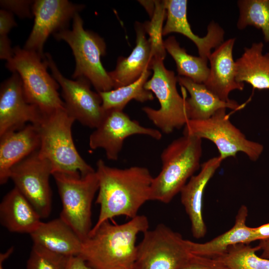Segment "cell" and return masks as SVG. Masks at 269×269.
I'll list each match as a JSON object with an SVG mask.
<instances>
[{"instance_id": "obj_19", "label": "cell", "mask_w": 269, "mask_h": 269, "mask_svg": "<svg viewBox=\"0 0 269 269\" xmlns=\"http://www.w3.org/2000/svg\"><path fill=\"white\" fill-rule=\"evenodd\" d=\"M40 145L38 126L32 124L0 136V184L7 182L11 168L38 150Z\"/></svg>"}, {"instance_id": "obj_24", "label": "cell", "mask_w": 269, "mask_h": 269, "mask_svg": "<svg viewBox=\"0 0 269 269\" xmlns=\"http://www.w3.org/2000/svg\"><path fill=\"white\" fill-rule=\"evenodd\" d=\"M177 80L180 85L190 95V97L186 98L189 120L208 119L221 109L238 111L245 105H240L233 100L223 101L204 84L195 82L188 78L178 76Z\"/></svg>"}, {"instance_id": "obj_3", "label": "cell", "mask_w": 269, "mask_h": 269, "mask_svg": "<svg viewBox=\"0 0 269 269\" xmlns=\"http://www.w3.org/2000/svg\"><path fill=\"white\" fill-rule=\"evenodd\" d=\"M202 139L183 135L173 140L160 155L159 174L153 178L150 200L169 203L201 167Z\"/></svg>"}, {"instance_id": "obj_4", "label": "cell", "mask_w": 269, "mask_h": 269, "mask_svg": "<svg viewBox=\"0 0 269 269\" xmlns=\"http://www.w3.org/2000/svg\"><path fill=\"white\" fill-rule=\"evenodd\" d=\"M75 121L65 109H61L44 115L38 125L40 145L38 153L50 162L52 174L84 176L95 171L75 147L72 135Z\"/></svg>"}, {"instance_id": "obj_25", "label": "cell", "mask_w": 269, "mask_h": 269, "mask_svg": "<svg viewBox=\"0 0 269 269\" xmlns=\"http://www.w3.org/2000/svg\"><path fill=\"white\" fill-rule=\"evenodd\" d=\"M262 42H254L245 47L236 61V80L250 84L254 89H269V53H263Z\"/></svg>"}, {"instance_id": "obj_6", "label": "cell", "mask_w": 269, "mask_h": 269, "mask_svg": "<svg viewBox=\"0 0 269 269\" xmlns=\"http://www.w3.org/2000/svg\"><path fill=\"white\" fill-rule=\"evenodd\" d=\"M5 67L19 75L28 102L36 106L44 115L65 109L58 92L59 85L47 71L45 57L17 46Z\"/></svg>"}, {"instance_id": "obj_1", "label": "cell", "mask_w": 269, "mask_h": 269, "mask_svg": "<svg viewBox=\"0 0 269 269\" xmlns=\"http://www.w3.org/2000/svg\"><path fill=\"white\" fill-rule=\"evenodd\" d=\"M95 171L99 181L96 203L100 205V210L92 229L117 216L132 219L138 215L141 207L150 200L153 177L147 168L112 167L100 159L96 162Z\"/></svg>"}, {"instance_id": "obj_13", "label": "cell", "mask_w": 269, "mask_h": 269, "mask_svg": "<svg viewBox=\"0 0 269 269\" xmlns=\"http://www.w3.org/2000/svg\"><path fill=\"white\" fill-rule=\"evenodd\" d=\"M89 137V145L92 149L102 148L107 158L117 160L124 140L129 136L143 134L159 140L162 134L158 130L141 126L138 121L132 120L123 111L110 110L99 125Z\"/></svg>"}, {"instance_id": "obj_9", "label": "cell", "mask_w": 269, "mask_h": 269, "mask_svg": "<svg viewBox=\"0 0 269 269\" xmlns=\"http://www.w3.org/2000/svg\"><path fill=\"white\" fill-rule=\"evenodd\" d=\"M183 135L207 139L215 144L219 156L223 160L236 157L239 152L245 153L253 161L262 155L264 147L259 142L248 139L230 121L226 109L217 111L208 119L188 120L183 129Z\"/></svg>"}, {"instance_id": "obj_11", "label": "cell", "mask_w": 269, "mask_h": 269, "mask_svg": "<svg viewBox=\"0 0 269 269\" xmlns=\"http://www.w3.org/2000/svg\"><path fill=\"white\" fill-rule=\"evenodd\" d=\"M45 57L52 76L61 88L64 108L67 114L83 125L96 129L106 112L102 107L99 93L91 90V84L85 78L71 80L65 77L51 55L46 53Z\"/></svg>"}, {"instance_id": "obj_7", "label": "cell", "mask_w": 269, "mask_h": 269, "mask_svg": "<svg viewBox=\"0 0 269 269\" xmlns=\"http://www.w3.org/2000/svg\"><path fill=\"white\" fill-rule=\"evenodd\" d=\"M151 70L153 72L144 85L157 98L160 107L156 110L149 107L142 108L147 118L161 131L166 134L184 127L189 120L186 97L178 93L177 77L173 71L166 69L163 60L152 58Z\"/></svg>"}, {"instance_id": "obj_38", "label": "cell", "mask_w": 269, "mask_h": 269, "mask_svg": "<svg viewBox=\"0 0 269 269\" xmlns=\"http://www.w3.org/2000/svg\"><path fill=\"white\" fill-rule=\"evenodd\" d=\"M258 246L262 251L260 257L269 259V240L260 241Z\"/></svg>"}, {"instance_id": "obj_8", "label": "cell", "mask_w": 269, "mask_h": 269, "mask_svg": "<svg viewBox=\"0 0 269 269\" xmlns=\"http://www.w3.org/2000/svg\"><path fill=\"white\" fill-rule=\"evenodd\" d=\"M62 203L60 217L84 241L92 229L91 208L99 189L96 171L84 176L54 173Z\"/></svg>"}, {"instance_id": "obj_14", "label": "cell", "mask_w": 269, "mask_h": 269, "mask_svg": "<svg viewBox=\"0 0 269 269\" xmlns=\"http://www.w3.org/2000/svg\"><path fill=\"white\" fill-rule=\"evenodd\" d=\"M84 7L67 0H34V24L23 48L44 57L43 47L49 36L68 28L70 20Z\"/></svg>"}, {"instance_id": "obj_5", "label": "cell", "mask_w": 269, "mask_h": 269, "mask_svg": "<svg viewBox=\"0 0 269 269\" xmlns=\"http://www.w3.org/2000/svg\"><path fill=\"white\" fill-rule=\"evenodd\" d=\"M83 24L77 13L72 19L71 29H64L53 36L57 40L66 42L72 49L76 62L72 78L87 79L97 92L112 90L113 81L101 61L106 53L105 42L97 34L85 29Z\"/></svg>"}, {"instance_id": "obj_10", "label": "cell", "mask_w": 269, "mask_h": 269, "mask_svg": "<svg viewBox=\"0 0 269 269\" xmlns=\"http://www.w3.org/2000/svg\"><path fill=\"white\" fill-rule=\"evenodd\" d=\"M143 234L134 269H179L193 255L187 240L163 224Z\"/></svg>"}, {"instance_id": "obj_15", "label": "cell", "mask_w": 269, "mask_h": 269, "mask_svg": "<svg viewBox=\"0 0 269 269\" xmlns=\"http://www.w3.org/2000/svg\"><path fill=\"white\" fill-rule=\"evenodd\" d=\"M12 73L0 85V136L20 130L27 123L38 126L44 116L36 106L28 102L19 75Z\"/></svg>"}, {"instance_id": "obj_30", "label": "cell", "mask_w": 269, "mask_h": 269, "mask_svg": "<svg viewBox=\"0 0 269 269\" xmlns=\"http://www.w3.org/2000/svg\"><path fill=\"white\" fill-rule=\"evenodd\" d=\"M155 9L149 21L143 23L145 32L149 35L152 58L163 60L166 52L162 39L163 23L166 16L164 0H154Z\"/></svg>"}, {"instance_id": "obj_26", "label": "cell", "mask_w": 269, "mask_h": 269, "mask_svg": "<svg viewBox=\"0 0 269 269\" xmlns=\"http://www.w3.org/2000/svg\"><path fill=\"white\" fill-rule=\"evenodd\" d=\"M164 45L166 51L176 63L179 76L188 78L198 83H205L210 72L208 60L187 53L184 48L180 47L174 36H170L164 41Z\"/></svg>"}, {"instance_id": "obj_12", "label": "cell", "mask_w": 269, "mask_h": 269, "mask_svg": "<svg viewBox=\"0 0 269 269\" xmlns=\"http://www.w3.org/2000/svg\"><path fill=\"white\" fill-rule=\"evenodd\" d=\"M50 175H52L51 164L40 157L38 150L15 164L9 172V179L14 187L30 202L41 219L48 217L51 211Z\"/></svg>"}, {"instance_id": "obj_17", "label": "cell", "mask_w": 269, "mask_h": 269, "mask_svg": "<svg viewBox=\"0 0 269 269\" xmlns=\"http://www.w3.org/2000/svg\"><path fill=\"white\" fill-rule=\"evenodd\" d=\"M222 161L218 156L204 162L201 165L199 172L189 179L180 192L181 203L190 221L192 235L196 239L204 237L207 233L203 217V194L207 184Z\"/></svg>"}, {"instance_id": "obj_21", "label": "cell", "mask_w": 269, "mask_h": 269, "mask_svg": "<svg viewBox=\"0 0 269 269\" xmlns=\"http://www.w3.org/2000/svg\"><path fill=\"white\" fill-rule=\"evenodd\" d=\"M136 45L130 55L118 59L115 69L108 72L112 79L114 89H117L138 80L143 72L151 70V48L148 39L145 36L143 23L136 22Z\"/></svg>"}, {"instance_id": "obj_33", "label": "cell", "mask_w": 269, "mask_h": 269, "mask_svg": "<svg viewBox=\"0 0 269 269\" xmlns=\"http://www.w3.org/2000/svg\"><path fill=\"white\" fill-rule=\"evenodd\" d=\"M179 269H229L219 260L193 255Z\"/></svg>"}, {"instance_id": "obj_2", "label": "cell", "mask_w": 269, "mask_h": 269, "mask_svg": "<svg viewBox=\"0 0 269 269\" xmlns=\"http://www.w3.org/2000/svg\"><path fill=\"white\" fill-rule=\"evenodd\" d=\"M148 228L144 215H138L119 225L106 221L92 229L83 241L79 256L94 269H134L137 236Z\"/></svg>"}, {"instance_id": "obj_20", "label": "cell", "mask_w": 269, "mask_h": 269, "mask_svg": "<svg viewBox=\"0 0 269 269\" xmlns=\"http://www.w3.org/2000/svg\"><path fill=\"white\" fill-rule=\"evenodd\" d=\"M33 245L67 257L79 256L83 241L60 217L41 222L30 234Z\"/></svg>"}, {"instance_id": "obj_36", "label": "cell", "mask_w": 269, "mask_h": 269, "mask_svg": "<svg viewBox=\"0 0 269 269\" xmlns=\"http://www.w3.org/2000/svg\"><path fill=\"white\" fill-rule=\"evenodd\" d=\"M66 269H94L89 266L80 256L69 258Z\"/></svg>"}, {"instance_id": "obj_37", "label": "cell", "mask_w": 269, "mask_h": 269, "mask_svg": "<svg viewBox=\"0 0 269 269\" xmlns=\"http://www.w3.org/2000/svg\"><path fill=\"white\" fill-rule=\"evenodd\" d=\"M253 228L256 241L269 240V223Z\"/></svg>"}, {"instance_id": "obj_22", "label": "cell", "mask_w": 269, "mask_h": 269, "mask_svg": "<svg viewBox=\"0 0 269 269\" xmlns=\"http://www.w3.org/2000/svg\"><path fill=\"white\" fill-rule=\"evenodd\" d=\"M248 215V208L243 205L238 211L234 225L226 232L203 243L187 240L191 253L197 256L217 259L232 246L240 244H250L256 241L253 228L246 224Z\"/></svg>"}, {"instance_id": "obj_31", "label": "cell", "mask_w": 269, "mask_h": 269, "mask_svg": "<svg viewBox=\"0 0 269 269\" xmlns=\"http://www.w3.org/2000/svg\"><path fill=\"white\" fill-rule=\"evenodd\" d=\"M70 258L33 245L26 269H66Z\"/></svg>"}, {"instance_id": "obj_28", "label": "cell", "mask_w": 269, "mask_h": 269, "mask_svg": "<svg viewBox=\"0 0 269 269\" xmlns=\"http://www.w3.org/2000/svg\"><path fill=\"white\" fill-rule=\"evenodd\" d=\"M237 27L243 30L248 26L260 29L266 42L269 43V0H239Z\"/></svg>"}, {"instance_id": "obj_32", "label": "cell", "mask_w": 269, "mask_h": 269, "mask_svg": "<svg viewBox=\"0 0 269 269\" xmlns=\"http://www.w3.org/2000/svg\"><path fill=\"white\" fill-rule=\"evenodd\" d=\"M34 0H1L2 9L7 10L20 18H31L33 16L32 6Z\"/></svg>"}, {"instance_id": "obj_35", "label": "cell", "mask_w": 269, "mask_h": 269, "mask_svg": "<svg viewBox=\"0 0 269 269\" xmlns=\"http://www.w3.org/2000/svg\"><path fill=\"white\" fill-rule=\"evenodd\" d=\"M14 54V48L7 35L0 36V58L8 61Z\"/></svg>"}, {"instance_id": "obj_29", "label": "cell", "mask_w": 269, "mask_h": 269, "mask_svg": "<svg viewBox=\"0 0 269 269\" xmlns=\"http://www.w3.org/2000/svg\"><path fill=\"white\" fill-rule=\"evenodd\" d=\"M258 246L240 244L230 247L217 259L229 269H269V259L257 255L260 251Z\"/></svg>"}, {"instance_id": "obj_40", "label": "cell", "mask_w": 269, "mask_h": 269, "mask_svg": "<svg viewBox=\"0 0 269 269\" xmlns=\"http://www.w3.org/2000/svg\"><path fill=\"white\" fill-rule=\"evenodd\" d=\"M14 251V247H11L5 252L0 254V269H4L3 263L12 254Z\"/></svg>"}, {"instance_id": "obj_34", "label": "cell", "mask_w": 269, "mask_h": 269, "mask_svg": "<svg viewBox=\"0 0 269 269\" xmlns=\"http://www.w3.org/2000/svg\"><path fill=\"white\" fill-rule=\"evenodd\" d=\"M13 14L3 9L0 10V36L7 35L10 30L17 25Z\"/></svg>"}, {"instance_id": "obj_27", "label": "cell", "mask_w": 269, "mask_h": 269, "mask_svg": "<svg viewBox=\"0 0 269 269\" xmlns=\"http://www.w3.org/2000/svg\"><path fill=\"white\" fill-rule=\"evenodd\" d=\"M151 74V71L147 69L138 80L132 84L110 91L98 92L104 110L123 111L132 100L140 103L153 100L152 93L144 88V85Z\"/></svg>"}, {"instance_id": "obj_23", "label": "cell", "mask_w": 269, "mask_h": 269, "mask_svg": "<svg viewBox=\"0 0 269 269\" xmlns=\"http://www.w3.org/2000/svg\"><path fill=\"white\" fill-rule=\"evenodd\" d=\"M41 219L15 187L5 195L0 203V224L10 232L30 235L39 226Z\"/></svg>"}, {"instance_id": "obj_16", "label": "cell", "mask_w": 269, "mask_h": 269, "mask_svg": "<svg viewBox=\"0 0 269 269\" xmlns=\"http://www.w3.org/2000/svg\"><path fill=\"white\" fill-rule=\"evenodd\" d=\"M166 9V21L163 35L172 32L180 33L191 40L196 46L199 56L208 60L211 50L224 42L225 31L220 25L211 21L207 33L201 37L194 33L188 21L187 0H164Z\"/></svg>"}, {"instance_id": "obj_39", "label": "cell", "mask_w": 269, "mask_h": 269, "mask_svg": "<svg viewBox=\"0 0 269 269\" xmlns=\"http://www.w3.org/2000/svg\"><path fill=\"white\" fill-rule=\"evenodd\" d=\"M138 2L144 7L151 18L155 9L154 0H138Z\"/></svg>"}, {"instance_id": "obj_18", "label": "cell", "mask_w": 269, "mask_h": 269, "mask_svg": "<svg viewBox=\"0 0 269 269\" xmlns=\"http://www.w3.org/2000/svg\"><path fill=\"white\" fill-rule=\"evenodd\" d=\"M236 38L224 41L211 53L208 61L210 72L204 84L206 87L224 101H229V95L234 90L243 91L244 83L236 80V64L233 57Z\"/></svg>"}]
</instances>
